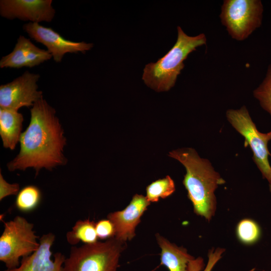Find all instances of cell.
Wrapping results in <instances>:
<instances>
[{
    "label": "cell",
    "mask_w": 271,
    "mask_h": 271,
    "mask_svg": "<svg viewBox=\"0 0 271 271\" xmlns=\"http://www.w3.org/2000/svg\"><path fill=\"white\" fill-rule=\"evenodd\" d=\"M42 197L40 189L34 185L24 187L17 195L15 205L23 212H29L34 210L39 204Z\"/></svg>",
    "instance_id": "e0dca14e"
},
{
    "label": "cell",
    "mask_w": 271,
    "mask_h": 271,
    "mask_svg": "<svg viewBox=\"0 0 271 271\" xmlns=\"http://www.w3.org/2000/svg\"><path fill=\"white\" fill-rule=\"evenodd\" d=\"M39 74L25 71L12 81L0 86V108L18 111L22 107L33 106L43 98L38 90Z\"/></svg>",
    "instance_id": "ba28073f"
},
{
    "label": "cell",
    "mask_w": 271,
    "mask_h": 271,
    "mask_svg": "<svg viewBox=\"0 0 271 271\" xmlns=\"http://www.w3.org/2000/svg\"><path fill=\"white\" fill-rule=\"evenodd\" d=\"M227 120L244 139V146H248L252 153V160L263 178L271 184V166L268 158L271 154L268 149L269 141L266 133L260 132L244 105L239 109H229L226 112Z\"/></svg>",
    "instance_id": "52a82bcc"
},
{
    "label": "cell",
    "mask_w": 271,
    "mask_h": 271,
    "mask_svg": "<svg viewBox=\"0 0 271 271\" xmlns=\"http://www.w3.org/2000/svg\"><path fill=\"white\" fill-rule=\"evenodd\" d=\"M225 249L222 248H212L208 254V261L204 267L202 257H198L191 259L188 264L187 271H212L215 265L221 258Z\"/></svg>",
    "instance_id": "44dd1931"
},
{
    "label": "cell",
    "mask_w": 271,
    "mask_h": 271,
    "mask_svg": "<svg viewBox=\"0 0 271 271\" xmlns=\"http://www.w3.org/2000/svg\"><path fill=\"white\" fill-rule=\"evenodd\" d=\"M169 156L178 160L186 169L183 183L194 212L210 221L216 210L215 191L225 180L208 159L201 158L192 148L172 151Z\"/></svg>",
    "instance_id": "7a4b0ae2"
},
{
    "label": "cell",
    "mask_w": 271,
    "mask_h": 271,
    "mask_svg": "<svg viewBox=\"0 0 271 271\" xmlns=\"http://www.w3.org/2000/svg\"><path fill=\"white\" fill-rule=\"evenodd\" d=\"M23 120L18 111L0 108V135L4 148L15 149L22 133Z\"/></svg>",
    "instance_id": "9a60e30c"
},
{
    "label": "cell",
    "mask_w": 271,
    "mask_h": 271,
    "mask_svg": "<svg viewBox=\"0 0 271 271\" xmlns=\"http://www.w3.org/2000/svg\"><path fill=\"white\" fill-rule=\"evenodd\" d=\"M20 186L18 183L10 184L4 178L0 172V200L10 195H17L19 192Z\"/></svg>",
    "instance_id": "603a6c76"
},
{
    "label": "cell",
    "mask_w": 271,
    "mask_h": 271,
    "mask_svg": "<svg viewBox=\"0 0 271 271\" xmlns=\"http://www.w3.org/2000/svg\"><path fill=\"white\" fill-rule=\"evenodd\" d=\"M52 4V0H1L0 15L11 20L50 23L55 15Z\"/></svg>",
    "instance_id": "30bf717a"
},
{
    "label": "cell",
    "mask_w": 271,
    "mask_h": 271,
    "mask_svg": "<svg viewBox=\"0 0 271 271\" xmlns=\"http://www.w3.org/2000/svg\"><path fill=\"white\" fill-rule=\"evenodd\" d=\"M55 236L51 232L44 234L39 239V248L31 254L22 257L19 266L4 271H62L66 259L61 252L54 254L52 259L51 247Z\"/></svg>",
    "instance_id": "8fae6325"
},
{
    "label": "cell",
    "mask_w": 271,
    "mask_h": 271,
    "mask_svg": "<svg viewBox=\"0 0 271 271\" xmlns=\"http://www.w3.org/2000/svg\"><path fill=\"white\" fill-rule=\"evenodd\" d=\"M156 238L161 248V264L169 271H187L188 264L194 257L186 248L171 243L159 234L156 235Z\"/></svg>",
    "instance_id": "5bb4252c"
},
{
    "label": "cell",
    "mask_w": 271,
    "mask_h": 271,
    "mask_svg": "<svg viewBox=\"0 0 271 271\" xmlns=\"http://www.w3.org/2000/svg\"><path fill=\"white\" fill-rule=\"evenodd\" d=\"M253 95L261 107L271 115V64L268 66L262 81L253 90ZM266 135L270 141L271 130Z\"/></svg>",
    "instance_id": "ffe728a7"
},
{
    "label": "cell",
    "mask_w": 271,
    "mask_h": 271,
    "mask_svg": "<svg viewBox=\"0 0 271 271\" xmlns=\"http://www.w3.org/2000/svg\"><path fill=\"white\" fill-rule=\"evenodd\" d=\"M52 58L47 50L38 48L29 39L20 35L13 51L2 57L0 68H32Z\"/></svg>",
    "instance_id": "4fadbf2b"
},
{
    "label": "cell",
    "mask_w": 271,
    "mask_h": 271,
    "mask_svg": "<svg viewBox=\"0 0 271 271\" xmlns=\"http://www.w3.org/2000/svg\"><path fill=\"white\" fill-rule=\"evenodd\" d=\"M177 31V39L173 47L157 62L148 64L144 69L143 80L156 91H166L173 87L188 55L206 44L204 34L190 36L180 26Z\"/></svg>",
    "instance_id": "3957f363"
},
{
    "label": "cell",
    "mask_w": 271,
    "mask_h": 271,
    "mask_svg": "<svg viewBox=\"0 0 271 271\" xmlns=\"http://www.w3.org/2000/svg\"><path fill=\"white\" fill-rule=\"evenodd\" d=\"M125 242L115 237L104 242L72 246L62 271H117Z\"/></svg>",
    "instance_id": "277c9868"
},
{
    "label": "cell",
    "mask_w": 271,
    "mask_h": 271,
    "mask_svg": "<svg viewBox=\"0 0 271 271\" xmlns=\"http://www.w3.org/2000/svg\"><path fill=\"white\" fill-rule=\"evenodd\" d=\"M96 232L98 238L108 239L115 236V228L112 222L108 219H102L95 223Z\"/></svg>",
    "instance_id": "7402d4cb"
},
{
    "label": "cell",
    "mask_w": 271,
    "mask_h": 271,
    "mask_svg": "<svg viewBox=\"0 0 271 271\" xmlns=\"http://www.w3.org/2000/svg\"><path fill=\"white\" fill-rule=\"evenodd\" d=\"M263 12L260 0H224L220 19L229 36L241 41L261 26Z\"/></svg>",
    "instance_id": "8992f818"
},
{
    "label": "cell",
    "mask_w": 271,
    "mask_h": 271,
    "mask_svg": "<svg viewBox=\"0 0 271 271\" xmlns=\"http://www.w3.org/2000/svg\"><path fill=\"white\" fill-rule=\"evenodd\" d=\"M236 234L242 243L251 245L256 243L260 238L261 229L256 221L250 218H244L237 223Z\"/></svg>",
    "instance_id": "d6986e66"
},
{
    "label": "cell",
    "mask_w": 271,
    "mask_h": 271,
    "mask_svg": "<svg viewBox=\"0 0 271 271\" xmlns=\"http://www.w3.org/2000/svg\"><path fill=\"white\" fill-rule=\"evenodd\" d=\"M175 191V185L173 179L166 176L158 179L147 187L146 198L150 202H156L160 199L166 198Z\"/></svg>",
    "instance_id": "ac0fdd59"
},
{
    "label": "cell",
    "mask_w": 271,
    "mask_h": 271,
    "mask_svg": "<svg viewBox=\"0 0 271 271\" xmlns=\"http://www.w3.org/2000/svg\"><path fill=\"white\" fill-rule=\"evenodd\" d=\"M66 239L68 242L73 245L77 244L80 241L85 244L97 242L95 223L89 219L77 221L72 230L67 233Z\"/></svg>",
    "instance_id": "2e32d148"
},
{
    "label": "cell",
    "mask_w": 271,
    "mask_h": 271,
    "mask_svg": "<svg viewBox=\"0 0 271 271\" xmlns=\"http://www.w3.org/2000/svg\"><path fill=\"white\" fill-rule=\"evenodd\" d=\"M23 29L31 39L45 46L53 60L58 63L61 62L66 53L85 54L93 46L92 43L67 40L51 28L45 27L39 23H26Z\"/></svg>",
    "instance_id": "9c48e42d"
},
{
    "label": "cell",
    "mask_w": 271,
    "mask_h": 271,
    "mask_svg": "<svg viewBox=\"0 0 271 271\" xmlns=\"http://www.w3.org/2000/svg\"><path fill=\"white\" fill-rule=\"evenodd\" d=\"M4 223L0 237V260L4 262L7 269H13L20 264L21 257L36 251L40 242L33 230L34 224L24 217L17 216Z\"/></svg>",
    "instance_id": "5b68a950"
},
{
    "label": "cell",
    "mask_w": 271,
    "mask_h": 271,
    "mask_svg": "<svg viewBox=\"0 0 271 271\" xmlns=\"http://www.w3.org/2000/svg\"><path fill=\"white\" fill-rule=\"evenodd\" d=\"M150 204L146 197L136 194L123 210L110 213L107 218L114 225V237L123 242L131 240L136 235V227Z\"/></svg>",
    "instance_id": "7c38bea8"
},
{
    "label": "cell",
    "mask_w": 271,
    "mask_h": 271,
    "mask_svg": "<svg viewBox=\"0 0 271 271\" xmlns=\"http://www.w3.org/2000/svg\"><path fill=\"white\" fill-rule=\"evenodd\" d=\"M31 119L20 139L21 149L7 165L10 171L52 168L66 163L63 152L66 144L64 131L55 109L42 98L30 109Z\"/></svg>",
    "instance_id": "6da1fadb"
},
{
    "label": "cell",
    "mask_w": 271,
    "mask_h": 271,
    "mask_svg": "<svg viewBox=\"0 0 271 271\" xmlns=\"http://www.w3.org/2000/svg\"><path fill=\"white\" fill-rule=\"evenodd\" d=\"M269 187L270 192H271V184H269Z\"/></svg>",
    "instance_id": "cb8c5ba5"
}]
</instances>
